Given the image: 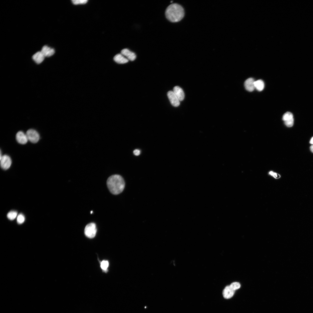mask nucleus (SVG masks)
<instances>
[{
  "mask_svg": "<svg viewBox=\"0 0 313 313\" xmlns=\"http://www.w3.org/2000/svg\"><path fill=\"white\" fill-rule=\"evenodd\" d=\"M97 230L96 224L94 223H91L86 226L84 229V233L87 237L92 239L95 236Z\"/></svg>",
  "mask_w": 313,
  "mask_h": 313,
  "instance_id": "obj_3",
  "label": "nucleus"
},
{
  "mask_svg": "<svg viewBox=\"0 0 313 313\" xmlns=\"http://www.w3.org/2000/svg\"><path fill=\"white\" fill-rule=\"evenodd\" d=\"M121 54L124 57H126L128 60L131 61H134L136 58L135 54L133 52L130 51L128 49H124L121 51Z\"/></svg>",
  "mask_w": 313,
  "mask_h": 313,
  "instance_id": "obj_8",
  "label": "nucleus"
},
{
  "mask_svg": "<svg viewBox=\"0 0 313 313\" xmlns=\"http://www.w3.org/2000/svg\"><path fill=\"white\" fill-rule=\"evenodd\" d=\"M114 61L119 64H124L127 63L129 60L122 54H119L115 55L114 57Z\"/></svg>",
  "mask_w": 313,
  "mask_h": 313,
  "instance_id": "obj_14",
  "label": "nucleus"
},
{
  "mask_svg": "<svg viewBox=\"0 0 313 313\" xmlns=\"http://www.w3.org/2000/svg\"><path fill=\"white\" fill-rule=\"evenodd\" d=\"M45 57V56L41 51L37 52L32 57L33 59L38 64L42 63L44 60Z\"/></svg>",
  "mask_w": 313,
  "mask_h": 313,
  "instance_id": "obj_13",
  "label": "nucleus"
},
{
  "mask_svg": "<svg viewBox=\"0 0 313 313\" xmlns=\"http://www.w3.org/2000/svg\"><path fill=\"white\" fill-rule=\"evenodd\" d=\"M173 91L180 101L184 99L185 94L181 88L178 86H175L174 88Z\"/></svg>",
  "mask_w": 313,
  "mask_h": 313,
  "instance_id": "obj_11",
  "label": "nucleus"
},
{
  "mask_svg": "<svg viewBox=\"0 0 313 313\" xmlns=\"http://www.w3.org/2000/svg\"><path fill=\"white\" fill-rule=\"evenodd\" d=\"M255 81L254 79L252 78L247 79L244 83V86L245 89L249 92L253 91L254 88Z\"/></svg>",
  "mask_w": 313,
  "mask_h": 313,
  "instance_id": "obj_9",
  "label": "nucleus"
},
{
  "mask_svg": "<svg viewBox=\"0 0 313 313\" xmlns=\"http://www.w3.org/2000/svg\"><path fill=\"white\" fill-rule=\"evenodd\" d=\"M17 213L14 211H11L9 212L7 214V218L10 220H13L17 217Z\"/></svg>",
  "mask_w": 313,
  "mask_h": 313,
  "instance_id": "obj_16",
  "label": "nucleus"
},
{
  "mask_svg": "<svg viewBox=\"0 0 313 313\" xmlns=\"http://www.w3.org/2000/svg\"><path fill=\"white\" fill-rule=\"evenodd\" d=\"M310 143L313 144V137H312V138L311 139V140H310Z\"/></svg>",
  "mask_w": 313,
  "mask_h": 313,
  "instance_id": "obj_26",
  "label": "nucleus"
},
{
  "mask_svg": "<svg viewBox=\"0 0 313 313\" xmlns=\"http://www.w3.org/2000/svg\"><path fill=\"white\" fill-rule=\"evenodd\" d=\"M72 3L74 5L85 4L88 1L87 0H72Z\"/></svg>",
  "mask_w": 313,
  "mask_h": 313,
  "instance_id": "obj_21",
  "label": "nucleus"
},
{
  "mask_svg": "<svg viewBox=\"0 0 313 313\" xmlns=\"http://www.w3.org/2000/svg\"><path fill=\"white\" fill-rule=\"evenodd\" d=\"M234 291L231 288L230 285L227 286L223 290V296L225 299H230L233 296Z\"/></svg>",
  "mask_w": 313,
  "mask_h": 313,
  "instance_id": "obj_12",
  "label": "nucleus"
},
{
  "mask_svg": "<svg viewBox=\"0 0 313 313\" xmlns=\"http://www.w3.org/2000/svg\"><path fill=\"white\" fill-rule=\"evenodd\" d=\"M109 265V263L107 261L103 260L101 263V267L104 270H106Z\"/></svg>",
  "mask_w": 313,
  "mask_h": 313,
  "instance_id": "obj_20",
  "label": "nucleus"
},
{
  "mask_svg": "<svg viewBox=\"0 0 313 313\" xmlns=\"http://www.w3.org/2000/svg\"><path fill=\"white\" fill-rule=\"evenodd\" d=\"M25 220L24 216L22 214H20L18 216L17 218V222L19 224L23 223Z\"/></svg>",
  "mask_w": 313,
  "mask_h": 313,
  "instance_id": "obj_18",
  "label": "nucleus"
},
{
  "mask_svg": "<svg viewBox=\"0 0 313 313\" xmlns=\"http://www.w3.org/2000/svg\"><path fill=\"white\" fill-rule=\"evenodd\" d=\"M294 122V120L293 118L284 121V123L285 125L288 127H292L293 125Z\"/></svg>",
  "mask_w": 313,
  "mask_h": 313,
  "instance_id": "obj_22",
  "label": "nucleus"
},
{
  "mask_svg": "<svg viewBox=\"0 0 313 313\" xmlns=\"http://www.w3.org/2000/svg\"><path fill=\"white\" fill-rule=\"evenodd\" d=\"M167 96L171 105L174 107H177L180 105L179 101L173 91L168 92Z\"/></svg>",
  "mask_w": 313,
  "mask_h": 313,
  "instance_id": "obj_6",
  "label": "nucleus"
},
{
  "mask_svg": "<svg viewBox=\"0 0 313 313\" xmlns=\"http://www.w3.org/2000/svg\"><path fill=\"white\" fill-rule=\"evenodd\" d=\"M230 286L231 288L234 290H235L240 288L241 286L240 284L237 282H234L232 283Z\"/></svg>",
  "mask_w": 313,
  "mask_h": 313,
  "instance_id": "obj_19",
  "label": "nucleus"
},
{
  "mask_svg": "<svg viewBox=\"0 0 313 313\" xmlns=\"http://www.w3.org/2000/svg\"><path fill=\"white\" fill-rule=\"evenodd\" d=\"M310 150L313 153V145L310 147Z\"/></svg>",
  "mask_w": 313,
  "mask_h": 313,
  "instance_id": "obj_25",
  "label": "nucleus"
},
{
  "mask_svg": "<svg viewBox=\"0 0 313 313\" xmlns=\"http://www.w3.org/2000/svg\"><path fill=\"white\" fill-rule=\"evenodd\" d=\"M11 164L12 160L9 156L6 154L2 156L0 159V165L2 169L4 170L8 169Z\"/></svg>",
  "mask_w": 313,
  "mask_h": 313,
  "instance_id": "obj_5",
  "label": "nucleus"
},
{
  "mask_svg": "<svg viewBox=\"0 0 313 313\" xmlns=\"http://www.w3.org/2000/svg\"><path fill=\"white\" fill-rule=\"evenodd\" d=\"M16 138L17 142L21 144H26L28 141L26 134L22 131H19L17 133Z\"/></svg>",
  "mask_w": 313,
  "mask_h": 313,
  "instance_id": "obj_7",
  "label": "nucleus"
},
{
  "mask_svg": "<svg viewBox=\"0 0 313 313\" xmlns=\"http://www.w3.org/2000/svg\"><path fill=\"white\" fill-rule=\"evenodd\" d=\"M26 134L28 140L33 143H36L39 140L40 136L38 132L35 130L30 129L26 132Z\"/></svg>",
  "mask_w": 313,
  "mask_h": 313,
  "instance_id": "obj_4",
  "label": "nucleus"
},
{
  "mask_svg": "<svg viewBox=\"0 0 313 313\" xmlns=\"http://www.w3.org/2000/svg\"><path fill=\"white\" fill-rule=\"evenodd\" d=\"M184 11L180 5L176 3L169 6L166 9L165 15L166 18L172 22L181 20L184 16Z\"/></svg>",
  "mask_w": 313,
  "mask_h": 313,
  "instance_id": "obj_2",
  "label": "nucleus"
},
{
  "mask_svg": "<svg viewBox=\"0 0 313 313\" xmlns=\"http://www.w3.org/2000/svg\"><path fill=\"white\" fill-rule=\"evenodd\" d=\"M41 52L45 57H49L53 55L55 53L54 49L47 46H44Z\"/></svg>",
  "mask_w": 313,
  "mask_h": 313,
  "instance_id": "obj_10",
  "label": "nucleus"
},
{
  "mask_svg": "<svg viewBox=\"0 0 313 313\" xmlns=\"http://www.w3.org/2000/svg\"><path fill=\"white\" fill-rule=\"evenodd\" d=\"M254 84L255 88L259 91L262 90L264 88V83L261 80H259L255 81Z\"/></svg>",
  "mask_w": 313,
  "mask_h": 313,
  "instance_id": "obj_15",
  "label": "nucleus"
},
{
  "mask_svg": "<svg viewBox=\"0 0 313 313\" xmlns=\"http://www.w3.org/2000/svg\"><path fill=\"white\" fill-rule=\"evenodd\" d=\"M293 118V115L290 112H287L285 113L283 116L282 119L284 121Z\"/></svg>",
  "mask_w": 313,
  "mask_h": 313,
  "instance_id": "obj_17",
  "label": "nucleus"
},
{
  "mask_svg": "<svg viewBox=\"0 0 313 313\" xmlns=\"http://www.w3.org/2000/svg\"><path fill=\"white\" fill-rule=\"evenodd\" d=\"M133 152L134 155L138 156L140 153V151L139 149H136L134 150Z\"/></svg>",
  "mask_w": 313,
  "mask_h": 313,
  "instance_id": "obj_24",
  "label": "nucleus"
},
{
  "mask_svg": "<svg viewBox=\"0 0 313 313\" xmlns=\"http://www.w3.org/2000/svg\"><path fill=\"white\" fill-rule=\"evenodd\" d=\"M269 174L276 179H278L280 177V175L279 174L272 171L269 172Z\"/></svg>",
  "mask_w": 313,
  "mask_h": 313,
  "instance_id": "obj_23",
  "label": "nucleus"
},
{
  "mask_svg": "<svg viewBox=\"0 0 313 313\" xmlns=\"http://www.w3.org/2000/svg\"><path fill=\"white\" fill-rule=\"evenodd\" d=\"M107 185L110 192L113 194L117 195L123 191L125 187V182L121 175L114 174L108 179Z\"/></svg>",
  "mask_w": 313,
  "mask_h": 313,
  "instance_id": "obj_1",
  "label": "nucleus"
},
{
  "mask_svg": "<svg viewBox=\"0 0 313 313\" xmlns=\"http://www.w3.org/2000/svg\"><path fill=\"white\" fill-rule=\"evenodd\" d=\"M92 212H93L92 211H91V213L92 214Z\"/></svg>",
  "mask_w": 313,
  "mask_h": 313,
  "instance_id": "obj_27",
  "label": "nucleus"
}]
</instances>
